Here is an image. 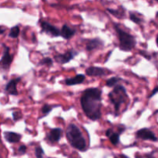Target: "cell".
<instances>
[{"instance_id": "6da1fadb", "label": "cell", "mask_w": 158, "mask_h": 158, "mask_svg": "<svg viewBox=\"0 0 158 158\" xmlns=\"http://www.w3.org/2000/svg\"><path fill=\"white\" fill-rule=\"evenodd\" d=\"M102 91L97 88H89L83 93L80 103L83 112L90 120H98L101 117Z\"/></svg>"}, {"instance_id": "7a4b0ae2", "label": "cell", "mask_w": 158, "mask_h": 158, "mask_svg": "<svg viewBox=\"0 0 158 158\" xmlns=\"http://www.w3.org/2000/svg\"><path fill=\"white\" fill-rule=\"evenodd\" d=\"M66 138L74 148L84 151L86 148V140L79 127L74 123H70L66 130Z\"/></svg>"}, {"instance_id": "3957f363", "label": "cell", "mask_w": 158, "mask_h": 158, "mask_svg": "<svg viewBox=\"0 0 158 158\" xmlns=\"http://www.w3.org/2000/svg\"><path fill=\"white\" fill-rule=\"evenodd\" d=\"M114 28L118 36L120 50L123 51H131L133 48L135 47L137 41L134 36L130 34L129 33L125 32L117 24H114Z\"/></svg>"}, {"instance_id": "277c9868", "label": "cell", "mask_w": 158, "mask_h": 158, "mask_svg": "<svg viewBox=\"0 0 158 158\" xmlns=\"http://www.w3.org/2000/svg\"><path fill=\"white\" fill-rule=\"evenodd\" d=\"M128 94L126 88L123 85H117L112 91L109 93V99L111 103L114 105V109L117 114L120 110V106L127 99Z\"/></svg>"}, {"instance_id": "5b68a950", "label": "cell", "mask_w": 158, "mask_h": 158, "mask_svg": "<svg viewBox=\"0 0 158 158\" xmlns=\"http://www.w3.org/2000/svg\"><path fill=\"white\" fill-rule=\"evenodd\" d=\"M136 136L137 138L143 140H151L156 142L158 140L157 137L153 131H151L148 128H142L139 129L136 133Z\"/></svg>"}, {"instance_id": "8992f818", "label": "cell", "mask_w": 158, "mask_h": 158, "mask_svg": "<svg viewBox=\"0 0 158 158\" xmlns=\"http://www.w3.org/2000/svg\"><path fill=\"white\" fill-rule=\"evenodd\" d=\"M4 53H3V56L2 57L1 60H0V67L1 68L4 70H8L10 67L11 64H12V60H13V56L10 54L9 52V48L8 46L4 45Z\"/></svg>"}, {"instance_id": "52a82bcc", "label": "cell", "mask_w": 158, "mask_h": 158, "mask_svg": "<svg viewBox=\"0 0 158 158\" xmlns=\"http://www.w3.org/2000/svg\"><path fill=\"white\" fill-rule=\"evenodd\" d=\"M40 26H41L42 31L46 33L49 34L52 37H59L60 35V29H57L55 26H52L50 23H48L46 21H41L40 23Z\"/></svg>"}, {"instance_id": "ba28073f", "label": "cell", "mask_w": 158, "mask_h": 158, "mask_svg": "<svg viewBox=\"0 0 158 158\" xmlns=\"http://www.w3.org/2000/svg\"><path fill=\"white\" fill-rule=\"evenodd\" d=\"M77 52H76V51L69 50L67 52L64 53V54H57V55L54 57V59L58 63L61 64H66L70 61L73 58L74 56L77 55Z\"/></svg>"}, {"instance_id": "9c48e42d", "label": "cell", "mask_w": 158, "mask_h": 158, "mask_svg": "<svg viewBox=\"0 0 158 158\" xmlns=\"http://www.w3.org/2000/svg\"><path fill=\"white\" fill-rule=\"evenodd\" d=\"M86 74L88 76H92V77H101L106 74V71L100 67L90 66L86 68Z\"/></svg>"}, {"instance_id": "30bf717a", "label": "cell", "mask_w": 158, "mask_h": 158, "mask_svg": "<svg viewBox=\"0 0 158 158\" xmlns=\"http://www.w3.org/2000/svg\"><path fill=\"white\" fill-rule=\"evenodd\" d=\"M20 77L18 78H15L11 80L9 83L6 85V91L9 93L11 95H17L19 94L18 91H17L16 85L20 81Z\"/></svg>"}, {"instance_id": "8fae6325", "label": "cell", "mask_w": 158, "mask_h": 158, "mask_svg": "<svg viewBox=\"0 0 158 158\" xmlns=\"http://www.w3.org/2000/svg\"><path fill=\"white\" fill-rule=\"evenodd\" d=\"M103 46V43L102 40L100 39L96 38L93 39V40H89L87 43H86V50L91 51L97 49V48H100Z\"/></svg>"}, {"instance_id": "7c38bea8", "label": "cell", "mask_w": 158, "mask_h": 158, "mask_svg": "<svg viewBox=\"0 0 158 158\" xmlns=\"http://www.w3.org/2000/svg\"><path fill=\"white\" fill-rule=\"evenodd\" d=\"M75 33H76L75 29L70 28L66 24L63 25L61 30H60V35H61L64 39H66V40H69L70 38H72Z\"/></svg>"}, {"instance_id": "4fadbf2b", "label": "cell", "mask_w": 158, "mask_h": 158, "mask_svg": "<svg viewBox=\"0 0 158 158\" xmlns=\"http://www.w3.org/2000/svg\"><path fill=\"white\" fill-rule=\"evenodd\" d=\"M62 129L60 128H55L50 130L49 134L47 135V137L49 141L51 142H57L60 140L61 138Z\"/></svg>"}, {"instance_id": "5bb4252c", "label": "cell", "mask_w": 158, "mask_h": 158, "mask_svg": "<svg viewBox=\"0 0 158 158\" xmlns=\"http://www.w3.org/2000/svg\"><path fill=\"white\" fill-rule=\"evenodd\" d=\"M4 137L9 143H18L21 139L22 136L19 133H13V132H6L4 133Z\"/></svg>"}, {"instance_id": "9a60e30c", "label": "cell", "mask_w": 158, "mask_h": 158, "mask_svg": "<svg viewBox=\"0 0 158 158\" xmlns=\"http://www.w3.org/2000/svg\"><path fill=\"white\" fill-rule=\"evenodd\" d=\"M85 75L84 74H78L76 77H72V78H68L66 80V84L67 85H75L81 84L84 81Z\"/></svg>"}, {"instance_id": "2e32d148", "label": "cell", "mask_w": 158, "mask_h": 158, "mask_svg": "<svg viewBox=\"0 0 158 158\" xmlns=\"http://www.w3.org/2000/svg\"><path fill=\"white\" fill-rule=\"evenodd\" d=\"M120 80H121V78H120V77H112L106 81V85L107 87H114V86H115V85H117V84L118 83Z\"/></svg>"}, {"instance_id": "e0dca14e", "label": "cell", "mask_w": 158, "mask_h": 158, "mask_svg": "<svg viewBox=\"0 0 158 158\" xmlns=\"http://www.w3.org/2000/svg\"><path fill=\"white\" fill-rule=\"evenodd\" d=\"M19 33H20L19 27L18 26H15L10 29V32H9V36L10 37H12V38H17V37H19Z\"/></svg>"}, {"instance_id": "ac0fdd59", "label": "cell", "mask_w": 158, "mask_h": 158, "mask_svg": "<svg viewBox=\"0 0 158 158\" xmlns=\"http://www.w3.org/2000/svg\"><path fill=\"white\" fill-rule=\"evenodd\" d=\"M110 139V142L112 143L114 145H117L119 143V141H120V136H119L118 133H116L113 132L112 134L109 136Z\"/></svg>"}, {"instance_id": "d6986e66", "label": "cell", "mask_w": 158, "mask_h": 158, "mask_svg": "<svg viewBox=\"0 0 158 158\" xmlns=\"http://www.w3.org/2000/svg\"><path fill=\"white\" fill-rule=\"evenodd\" d=\"M52 108H53V106L48 105V104L43 105V106L42 107V109H41L42 112H43V116H46V115H47L48 113L52 111Z\"/></svg>"}, {"instance_id": "ffe728a7", "label": "cell", "mask_w": 158, "mask_h": 158, "mask_svg": "<svg viewBox=\"0 0 158 158\" xmlns=\"http://www.w3.org/2000/svg\"><path fill=\"white\" fill-rule=\"evenodd\" d=\"M53 63V60L49 57H45V58L42 59L40 62V65H46V66H51Z\"/></svg>"}, {"instance_id": "44dd1931", "label": "cell", "mask_w": 158, "mask_h": 158, "mask_svg": "<svg viewBox=\"0 0 158 158\" xmlns=\"http://www.w3.org/2000/svg\"><path fill=\"white\" fill-rule=\"evenodd\" d=\"M130 19H131L133 22H134L135 23H137V24H140V23L142 22V20L140 18V17L137 16L135 14L132 13V12H131V13H130Z\"/></svg>"}, {"instance_id": "7402d4cb", "label": "cell", "mask_w": 158, "mask_h": 158, "mask_svg": "<svg viewBox=\"0 0 158 158\" xmlns=\"http://www.w3.org/2000/svg\"><path fill=\"white\" fill-rule=\"evenodd\" d=\"M35 156H36L37 158H43V154H44V151H43V150L42 147H37L36 148H35Z\"/></svg>"}, {"instance_id": "603a6c76", "label": "cell", "mask_w": 158, "mask_h": 158, "mask_svg": "<svg viewBox=\"0 0 158 158\" xmlns=\"http://www.w3.org/2000/svg\"><path fill=\"white\" fill-rule=\"evenodd\" d=\"M12 116H13V119L15 121L19 120V119H20L22 118V116L19 114V112H14L12 113Z\"/></svg>"}, {"instance_id": "cb8c5ba5", "label": "cell", "mask_w": 158, "mask_h": 158, "mask_svg": "<svg viewBox=\"0 0 158 158\" xmlns=\"http://www.w3.org/2000/svg\"><path fill=\"white\" fill-rule=\"evenodd\" d=\"M140 54H141L142 56H143V57H144L145 58L148 59V60H151V56H150V54H148V53L146 52V51L141 50V51H140Z\"/></svg>"}, {"instance_id": "d4e9b609", "label": "cell", "mask_w": 158, "mask_h": 158, "mask_svg": "<svg viewBox=\"0 0 158 158\" xmlns=\"http://www.w3.org/2000/svg\"><path fill=\"white\" fill-rule=\"evenodd\" d=\"M157 93H158V86L155 87V88H154V89H153L152 92L151 93V94H150V95H149L148 99H151V98H152L154 95H155V94H157Z\"/></svg>"}, {"instance_id": "484cf974", "label": "cell", "mask_w": 158, "mask_h": 158, "mask_svg": "<svg viewBox=\"0 0 158 158\" xmlns=\"http://www.w3.org/2000/svg\"><path fill=\"white\" fill-rule=\"evenodd\" d=\"M26 146H24V145L20 146L19 148V152L20 153H22V154H23V153H26Z\"/></svg>"}, {"instance_id": "4316f807", "label": "cell", "mask_w": 158, "mask_h": 158, "mask_svg": "<svg viewBox=\"0 0 158 158\" xmlns=\"http://www.w3.org/2000/svg\"><path fill=\"white\" fill-rule=\"evenodd\" d=\"M112 133H113V130L111 129H107V131L106 132V136H108V137H109Z\"/></svg>"}, {"instance_id": "83f0119b", "label": "cell", "mask_w": 158, "mask_h": 158, "mask_svg": "<svg viewBox=\"0 0 158 158\" xmlns=\"http://www.w3.org/2000/svg\"><path fill=\"white\" fill-rule=\"evenodd\" d=\"M4 32H5V29H3V28L0 26V34L4 33Z\"/></svg>"}, {"instance_id": "f1b7e54d", "label": "cell", "mask_w": 158, "mask_h": 158, "mask_svg": "<svg viewBox=\"0 0 158 158\" xmlns=\"http://www.w3.org/2000/svg\"><path fill=\"white\" fill-rule=\"evenodd\" d=\"M156 43H157V45L158 46V34L157 35V37H156Z\"/></svg>"}, {"instance_id": "f546056e", "label": "cell", "mask_w": 158, "mask_h": 158, "mask_svg": "<svg viewBox=\"0 0 158 158\" xmlns=\"http://www.w3.org/2000/svg\"><path fill=\"white\" fill-rule=\"evenodd\" d=\"M136 158H143L142 156H136Z\"/></svg>"}, {"instance_id": "4dcf8cb0", "label": "cell", "mask_w": 158, "mask_h": 158, "mask_svg": "<svg viewBox=\"0 0 158 158\" xmlns=\"http://www.w3.org/2000/svg\"><path fill=\"white\" fill-rule=\"evenodd\" d=\"M156 16H157V17H158V12H157V14H156Z\"/></svg>"}, {"instance_id": "1f68e13d", "label": "cell", "mask_w": 158, "mask_h": 158, "mask_svg": "<svg viewBox=\"0 0 158 158\" xmlns=\"http://www.w3.org/2000/svg\"><path fill=\"white\" fill-rule=\"evenodd\" d=\"M0 158H2V156H1V153H0Z\"/></svg>"}, {"instance_id": "d6a6232c", "label": "cell", "mask_w": 158, "mask_h": 158, "mask_svg": "<svg viewBox=\"0 0 158 158\" xmlns=\"http://www.w3.org/2000/svg\"><path fill=\"white\" fill-rule=\"evenodd\" d=\"M157 69H158V64H157Z\"/></svg>"}, {"instance_id": "836d02e7", "label": "cell", "mask_w": 158, "mask_h": 158, "mask_svg": "<svg viewBox=\"0 0 158 158\" xmlns=\"http://www.w3.org/2000/svg\"><path fill=\"white\" fill-rule=\"evenodd\" d=\"M155 1H157L158 2V0H155Z\"/></svg>"}]
</instances>
